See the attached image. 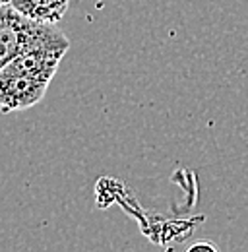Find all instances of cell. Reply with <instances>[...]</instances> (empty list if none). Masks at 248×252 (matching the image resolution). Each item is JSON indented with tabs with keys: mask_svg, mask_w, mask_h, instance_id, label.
I'll return each mask as SVG.
<instances>
[{
	"mask_svg": "<svg viewBox=\"0 0 248 252\" xmlns=\"http://www.w3.org/2000/svg\"><path fill=\"white\" fill-rule=\"evenodd\" d=\"M57 32L55 24L33 22L10 4H0V68Z\"/></svg>",
	"mask_w": 248,
	"mask_h": 252,
	"instance_id": "cell-1",
	"label": "cell"
},
{
	"mask_svg": "<svg viewBox=\"0 0 248 252\" xmlns=\"http://www.w3.org/2000/svg\"><path fill=\"white\" fill-rule=\"evenodd\" d=\"M51 84L30 78L8 64L0 68V111L16 113L37 105L49 90Z\"/></svg>",
	"mask_w": 248,
	"mask_h": 252,
	"instance_id": "cell-2",
	"label": "cell"
},
{
	"mask_svg": "<svg viewBox=\"0 0 248 252\" xmlns=\"http://www.w3.org/2000/svg\"><path fill=\"white\" fill-rule=\"evenodd\" d=\"M70 0H10V6L22 16L41 24H57L68 12Z\"/></svg>",
	"mask_w": 248,
	"mask_h": 252,
	"instance_id": "cell-3",
	"label": "cell"
},
{
	"mask_svg": "<svg viewBox=\"0 0 248 252\" xmlns=\"http://www.w3.org/2000/svg\"><path fill=\"white\" fill-rule=\"evenodd\" d=\"M0 4H10V0H0Z\"/></svg>",
	"mask_w": 248,
	"mask_h": 252,
	"instance_id": "cell-4",
	"label": "cell"
}]
</instances>
